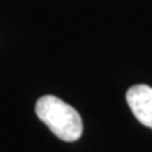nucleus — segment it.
<instances>
[{"label":"nucleus","instance_id":"f257e3e1","mask_svg":"<svg viewBox=\"0 0 152 152\" xmlns=\"http://www.w3.org/2000/svg\"><path fill=\"white\" fill-rule=\"evenodd\" d=\"M38 118L59 140L66 142L77 141L83 132L80 114L72 106L56 96H42L35 104Z\"/></svg>","mask_w":152,"mask_h":152},{"label":"nucleus","instance_id":"f03ea898","mask_svg":"<svg viewBox=\"0 0 152 152\" xmlns=\"http://www.w3.org/2000/svg\"><path fill=\"white\" fill-rule=\"evenodd\" d=\"M125 97L135 118L152 130V87L135 85L128 89Z\"/></svg>","mask_w":152,"mask_h":152}]
</instances>
